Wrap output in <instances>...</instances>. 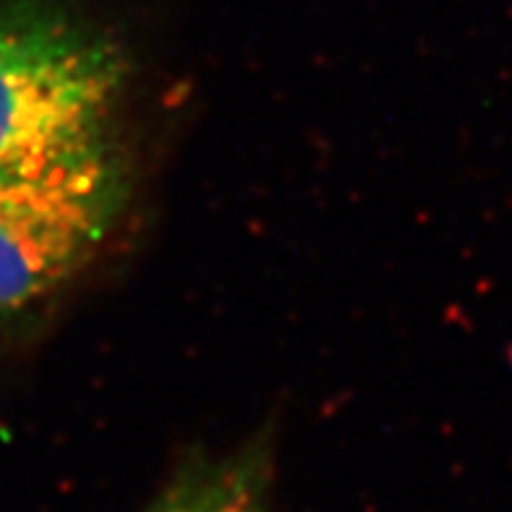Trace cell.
Returning <instances> with one entry per match:
<instances>
[{
	"label": "cell",
	"mask_w": 512,
	"mask_h": 512,
	"mask_svg": "<svg viewBox=\"0 0 512 512\" xmlns=\"http://www.w3.org/2000/svg\"><path fill=\"white\" fill-rule=\"evenodd\" d=\"M128 201L107 128L0 164V325L55 294L99 253Z\"/></svg>",
	"instance_id": "1"
},
{
	"label": "cell",
	"mask_w": 512,
	"mask_h": 512,
	"mask_svg": "<svg viewBox=\"0 0 512 512\" xmlns=\"http://www.w3.org/2000/svg\"><path fill=\"white\" fill-rule=\"evenodd\" d=\"M123 50L55 0H0V164L104 130Z\"/></svg>",
	"instance_id": "2"
},
{
	"label": "cell",
	"mask_w": 512,
	"mask_h": 512,
	"mask_svg": "<svg viewBox=\"0 0 512 512\" xmlns=\"http://www.w3.org/2000/svg\"><path fill=\"white\" fill-rule=\"evenodd\" d=\"M149 512H266L263 476L253 461L203 468L175 484Z\"/></svg>",
	"instance_id": "3"
}]
</instances>
